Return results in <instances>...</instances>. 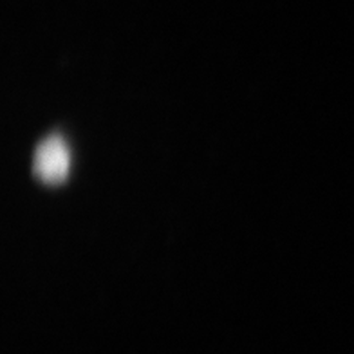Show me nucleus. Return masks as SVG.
I'll use <instances>...</instances> for the list:
<instances>
[{
  "instance_id": "f257e3e1",
  "label": "nucleus",
  "mask_w": 354,
  "mask_h": 354,
  "mask_svg": "<svg viewBox=\"0 0 354 354\" xmlns=\"http://www.w3.org/2000/svg\"><path fill=\"white\" fill-rule=\"evenodd\" d=\"M71 156L60 136H49L38 145L33 158V170L42 181L58 183L69 174Z\"/></svg>"
}]
</instances>
